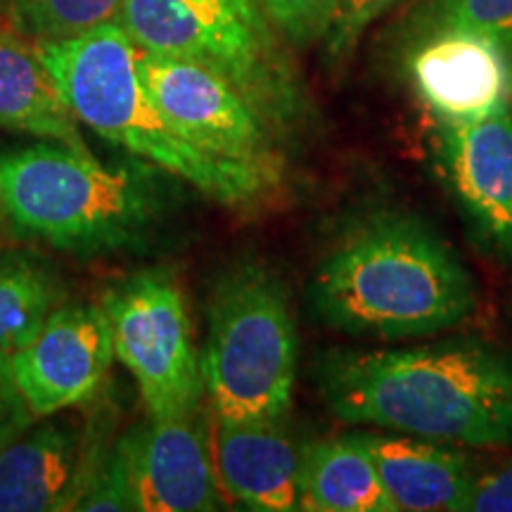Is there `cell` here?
I'll return each instance as SVG.
<instances>
[{"instance_id":"11","label":"cell","mask_w":512,"mask_h":512,"mask_svg":"<svg viewBox=\"0 0 512 512\" xmlns=\"http://www.w3.org/2000/svg\"><path fill=\"white\" fill-rule=\"evenodd\" d=\"M211 411L150 418L126 432L136 512H211L223 508L214 463Z\"/></svg>"},{"instance_id":"21","label":"cell","mask_w":512,"mask_h":512,"mask_svg":"<svg viewBox=\"0 0 512 512\" xmlns=\"http://www.w3.org/2000/svg\"><path fill=\"white\" fill-rule=\"evenodd\" d=\"M273 29L294 46H309L328 34L339 0H254Z\"/></svg>"},{"instance_id":"5","label":"cell","mask_w":512,"mask_h":512,"mask_svg":"<svg viewBox=\"0 0 512 512\" xmlns=\"http://www.w3.org/2000/svg\"><path fill=\"white\" fill-rule=\"evenodd\" d=\"M200 361L211 418L280 420L292 408L297 325L290 290L261 261H240L216 280Z\"/></svg>"},{"instance_id":"1","label":"cell","mask_w":512,"mask_h":512,"mask_svg":"<svg viewBox=\"0 0 512 512\" xmlns=\"http://www.w3.org/2000/svg\"><path fill=\"white\" fill-rule=\"evenodd\" d=\"M313 375L328 411L347 425L444 444H512V356L482 339L330 349Z\"/></svg>"},{"instance_id":"17","label":"cell","mask_w":512,"mask_h":512,"mask_svg":"<svg viewBox=\"0 0 512 512\" xmlns=\"http://www.w3.org/2000/svg\"><path fill=\"white\" fill-rule=\"evenodd\" d=\"M302 510L396 512L375 463L351 432L304 448Z\"/></svg>"},{"instance_id":"4","label":"cell","mask_w":512,"mask_h":512,"mask_svg":"<svg viewBox=\"0 0 512 512\" xmlns=\"http://www.w3.org/2000/svg\"><path fill=\"white\" fill-rule=\"evenodd\" d=\"M38 50L79 124L221 207L256 209L283 185L183 138L147 93L138 69V46L119 22L100 24L64 41L38 43Z\"/></svg>"},{"instance_id":"3","label":"cell","mask_w":512,"mask_h":512,"mask_svg":"<svg viewBox=\"0 0 512 512\" xmlns=\"http://www.w3.org/2000/svg\"><path fill=\"white\" fill-rule=\"evenodd\" d=\"M166 178L152 164L107 166L48 140L0 152V230L79 256L133 252L169 219Z\"/></svg>"},{"instance_id":"18","label":"cell","mask_w":512,"mask_h":512,"mask_svg":"<svg viewBox=\"0 0 512 512\" xmlns=\"http://www.w3.org/2000/svg\"><path fill=\"white\" fill-rule=\"evenodd\" d=\"M55 266L34 249L0 252V356L15 354L62 304Z\"/></svg>"},{"instance_id":"25","label":"cell","mask_w":512,"mask_h":512,"mask_svg":"<svg viewBox=\"0 0 512 512\" xmlns=\"http://www.w3.org/2000/svg\"><path fill=\"white\" fill-rule=\"evenodd\" d=\"M0 235H5V233H3V230H0Z\"/></svg>"},{"instance_id":"23","label":"cell","mask_w":512,"mask_h":512,"mask_svg":"<svg viewBox=\"0 0 512 512\" xmlns=\"http://www.w3.org/2000/svg\"><path fill=\"white\" fill-rule=\"evenodd\" d=\"M36 418L19 394L15 380H12L8 356H0V451L17 439Z\"/></svg>"},{"instance_id":"7","label":"cell","mask_w":512,"mask_h":512,"mask_svg":"<svg viewBox=\"0 0 512 512\" xmlns=\"http://www.w3.org/2000/svg\"><path fill=\"white\" fill-rule=\"evenodd\" d=\"M100 304L110 320L114 358L136 380L147 415L181 418L202 411V361L174 275L145 268L112 285Z\"/></svg>"},{"instance_id":"2","label":"cell","mask_w":512,"mask_h":512,"mask_svg":"<svg viewBox=\"0 0 512 512\" xmlns=\"http://www.w3.org/2000/svg\"><path fill=\"white\" fill-rule=\"evenodd\" d=\"M313 318L349 337H432L477 311V285L430 223L375 211L339 238L311 275Z\"/></svg>"},{"instance_id":"6","label":"cell","mask_w":512,"mask_h":512,"mask_svg":"<svg viewBox=\"0 0 512 512\" xmlns=\"http://www.w3.org/2000/svg\"><path fill=\"white\" fill-rule=\"evenodd\" d=\"M117 22L140 50L223 76L280 136L306 121V93L278 31L254 0H124Z\"/></svg>"},{"instance_id":"12","label":"cell","mask_w":512,"mask_h":512,"mask_svg":"<svg viewBox=\"0 0 512 512\" xmlns=\"http://www.w3.org/2000/svg\"><path fill=\"white\" fill-rule=\"evenodd\" d=\"M105 448L67 411L34 420L0 451V512L74 510Z\"/></svg>"},{"instance_id":"16","label":"cell","mask_w":512,"mask_h":512,"mask_svg":"<svg viewBox=\"0 0 512 512\" xmlns=\"http://www.w3.org/2000/svg\"><path fill=\"white\" fill-rule=\"evenodd\" d=\"M0 131L91 152L38 43L0 24Z\"/></svg>"},{"instance_id":"22","label":"cell","mask_w":512,"mask_h":512,"mask_svg":"<svg viewBox=\"0 0 512 512\" xmlns=\"http://www.w3.org/2000/svg\"><path fill=\"white\" fill-rule=\"evenodd\" d=\"M394 3L396 0H339L335 19L323 38L330 60L342 62L356 48L370 24Z\"/></svg>"},{"instance_id":"8","label":"cell","mask_w":512,"mask_h":512,"mask_svg":"<svg viewBox=\"0 0 512 512\" xmlns=\"http://www.w3.org/2000/svg\"><path fill=\"white\" fill-rule=\"evenodd\" d=\"M143 83L169 124L211 155L285 181L280 136L238 88L202 64L138 48Z\"/></svg>"},{"instance_id":"20","label":"cell","mask_w":512,"mask_h":512,"mask_svg":"<svg viewBox=\"0 0 512 512\" xmlns=\"http://www.w3.org/2000/svg\"><path fill=\"white\" fill-rule=\"evenodd\" d=\"M434 27L484 31L512 57V0H430L420 17V31Z\"/></svg>"},{"instance_id":"19","label":"cell","mask_w":512,"mask_h":512,"mask_svg":"<svg viewBox=\"0 0 512 512\" xmlns=\"http://www.w3.org/2000/svg\"><path fill=\"white\" fill-rule=\"evenodd\" d=\"M124 0H0L10 27L36 43L64 41L117 22Z\"/></svg>"},{"instance_id":"24","label":"cell","mask_w":512,"mask_h":512,"mask_svg":"<svg viewBox=\"0 0 512 512\" xmlns=\"http://www.w3.org/2000/svg\"><path fill=\"white\" fill-rule=\"evenodd\" d=\"M465 512H512V460L501 470L477 479Z\"/></svg>"},{"instance_id":"13","label":"cell","mask_w":512,"mask_h":512,"mask_svg":"<svg viewBox=\"0 0 512 512\" xmlns=\"http://www.w3.org/2000/svg\"><path fill=\"white\" fill-rule=\"evenodd\" d=\"M437 162L477 238L512 261V107L460 126H437Z\"/></svg>"},{"instance_id":"15","label":"cell","mask_w":512,"mask_h":512,"mask_svg":"<svg viewBox=\"0 0 512 512\" xmlns=\"http://www.w3.org/2000/svg\"><path fill=\"white\" fill-rule=\"evenodd\" d=\"M351 437L366 448L396 512H465L479 477L463 451L384 430H356Z\"/></svg>"},{"instance_id":"10","label":"cell","mask_w":512,"mask_h":512,"mask_svg":"<svg viewBox=\"0 0 512 512\" xmlns=\"http://www.w3.org/2000/svg\"><path fill=\"white\" fill-rule=\"evenodd\" d=\"M406 69L437 126L472 124L512 107V57L484 31L422 29Z\"/></svg>"},{"instance_id":"9","label":"cell","mask_w":512,"mask_h":512,"mask_svg":"<svg viewBox=\"0 0 512 512\" xmlns=\"http://www.w3.org/2000/svg\"><path fill=\"white\" fill-rule=\"evenodd\" d=\"M114 361L112 328L102 304H60L41 330L8 356L19 394L34 418L91 401Z\"/></svg>"},{"instance_id":"14","label":"cell","mask_w":512,"mask_h":512,"mask_svg":"<svg viewBox=\"0 0 512 512\" xmlns=\"http://www.w3.org/2000/svg\"><path fill=\"white\" fill-rule=\"evenodd\" d=\"M283 420H216L214 463L223 494L256 512L302 510L304 448Z\"/></svg>"}]
</instances>
